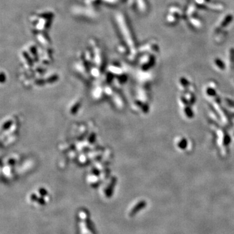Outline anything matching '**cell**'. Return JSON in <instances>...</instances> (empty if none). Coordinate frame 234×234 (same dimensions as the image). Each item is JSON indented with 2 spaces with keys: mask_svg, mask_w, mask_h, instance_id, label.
I'll return each mask as SVG.
<instances>
[{
  "mask_svg": "<svg viewBox=\"0 0 234 234\" xmlns=\"http://www.w3.org/2000/svg\"><path fill=\"white\" fill-rule=\"evenodd\" d=\"M105 4H107L109 6H114L118 3L120 0H102Z\"/></svg>",
  "mask_w": 234,
  "mask_h": 234,
  "instance_id": "277c9868",
  "label": "cell"
},
{
  "mask_svg": "<svg viewBox=\"0 0 234 234\" xmlns=\"http://www.w3.org/2000/svg\"><path fill=\"white\" fill-rule=\"evenodd\" d=\"M37 40L40 43L43 44H45V45H47V44L50 43V39H48V37L46 36V35L42 34V33H40V34L38 35L37 36Z\"/></svg>",
  "mask_w": 234,
  "mask_h": 234,
  "instance_id": "3957f363",
  "label": "cell"
},
{
  "mask_svg": "<svg viewBox=\"0 0 234 234\" xmlns=\"http://www.w3.org/2000/svg\"><path fill=\"white\" fill-rule=\"evenodd\" d=\"M146 206V203L144 201L139 202L137 205L135 206L131 209V210L130 212V216L133 217L134 215H136V214L139 212V211H140L141 209H142Z\"/></svg>",
  "mask_w": 234,
  "mask_h": 234,
  "instance_id": "6da1fadb",
  "label": "cell"
},
{
  "mask_svg": "<svg viewBox=\"0 0 234 234\" xmlns=\"http://www.w3.org/2000/svg\"><path fill=\"white\" fill-rule=\"evenodd\" d=\"M83 222H84V227L85 228V229L89 232L90 234H97L96 233V231H95V228L92 222H91L90 220L89 219V217H87V218H85V219H83Z\"/></svg>",
  "mask_w": 234,
  "mask_h": 234,
  "instance_id": "7a4b0ae2",
  "label": "cell"
}]
</instances>
